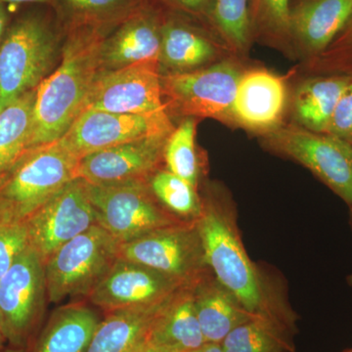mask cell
<instances>
[{
    "mask_svg": "<svg viewBox=\"0 0 352 352\" xmlns=\"http://www.w3.org/2000/svg\"><path fill=\"white\" fill-rule=\"evenodd\" d=\"M191 288L201 333L210 344H220L234 329L254 316L210 270Z\"/></svg>",
    "mask_w": 352,
    "mask_h": 352,
    "instance_id": "d6986e66",
    "label": "cell"
},
{
    "mask_svg": "<svg viewBox=\"0 0 352 352\" xmlns=\"http://www.w3.org/2000/svg\"><path fill=\"white\" fill-rule=\"evenodd\" d=\"M171 298L152 307L108 312L95 331L87 352L138 351L146 344L153 324Z\"/></svg>",
    "mask_w": 352,
    "mask_h": 352,
    "instance_id": "7402d4cb",
    "label": "cell"
},
{
    "mask_svg": "<svg viewBox=\"0 0 352 352\" xmlns=\"http://www.w3.org/2000/svg\"><path fill=\"white\" fill-rule=\"evenodd\" d=\"M326 133L352 145V82L338 101Z\"/></svg>",
    "mask_w": 352,
    "mask_h": 352,
    "instance_id": "e575fe53",
    "label": "cell"
},
{
    "mask_svg": "<svg viewBox=\"0 0 352 352\" xmlns=\"http://www.w3.org/2000/svg\"><path fill=\"white\" fill-rule=\"evenodd\" d=\"M196 120L186 118L171 132L164 147L166 170L198 188L200 163L196 151Z\"/></svg>",
    "mask_w": 352,
    "mask_h": 352,
    "instance_id": "f546056e",
    "label": "cell"
},
{
    "mask_svg": "<svg viewBox=\"0 0 352 352\" xmlns=\"http://www.w3.org/2000/svg\"><path fill=\"white\" fill-rule=\"evenodd\" d=\"M190 352H223V351H222L219 344H210V342H207V344L201 346L200 349Z\"/></svg>",
    "mask_w": 352,
    "mask_h": 352,
    "instance_id": "74e56055",
    "label": "cell"
},
{
    "mask_svg": "<svg viewBox=\"0 0 352 352\" xmlns=\"http://www.w3.org/2000/svg\"><path fill=\"white\" fill-rule=\"evenodd\" d=\"M286 98L281 76L266 69L245 72L234 102V124L261 133L270 131L281 124Z\"/></svg>",
    "mask_w": 352,
    "mask_h": 352,
    "instance_id": "e0dca14e",
    "label": "cell"
},
{
    "mask_svg": "<svg viewBox=\"0 0 352 352\" xmlns=\"http://www.w3.org/2000/svg\"><path fill=\"white\" fill-rule=\"evenodd\" d=\"M7 23H8V15H7L3 2L0 1V44H1L2 39H3L4 34H6Z\"/></svg>",
    "mask_w": 352,
    "mask_h": 352,
    "instance_id": "d590c367",
    "label": "cell"
},
{
    "mask_svg": "<svg viewBox=\"0 0 352 352\" xmlns=\"http://www.w3.org/2000/svg\"><path fill=\"white\" fill-rule=\"evenodd\" d=\"M54 9L69 25L113 28L144 0H54Z\"/></svg>",
    "mask_w": 352,
    "mask_h": 352,
    "instance_id": "4316f807",
    "label": "cell"
},
{
    "mask_svg": "<svg viewBox=\"0 0 352 352\" xmlns=\"http://www.w3.org/2000/svg\"><path fill=\"white\" fill-rule=\"evenodd\" d=\"M29 247L25 221L0 220V280Z\"/></svg>",
    "mask_w": 352,
    "mask_h": 352,
    "instance_id": "d6a6232c",
    "label": "cell"
},
{
    "mask_svg": "<svg viewBox=\"0 0 352 352\" xmlns=\"http://www.w3.org/2000/svg\"><path fill=\"white\" fill-rule=\"evenodd\" d=\"M25 222L30 247L44 264L62 245L97 224L85 182L72 180Z\"/></svg>",
    "mask_w": 352,
    "mask_h": 352,
    "instance_id": "7c38bea8",
    "label": "cell"
},
{
    "mask_svg": "<svg viewBox=\"0 0 352 352\" xmlns=\"http://www.w3.org/2000/svg\"><path fill=\"white\" fill-rule=\"evenodd\" d=\"M159 64L147 62L117 69H102L95 78L85 109L148 115L168 110Z\"/></svg>",
    "mask_w": 352,
    "mask_h": 352,
    "instance_id": "4fadbf2b",
    "label": "cell"
},
{
    "mask_svg": "<svg viewBox=\"0 0 352 352\" xmlns=\"http://www.w3.org/2000/svg\"><path fill=\"white\" fill-rule=\"evenodd\" d=\"M136 352H166L164 351H161V349H156V347H153L151 346H148V344H144L141 349H139Z\"/></svg>",
    "mask_w": 352,
    "mask_h": 352,
    "instance_id": "ab89813d",
    "label": "cell"
},
{
    "mask_svg": "<svg viewBox=\"0 0 352 352\" xmlns=\"http://www.w3.org/2000/svg\"><path fill=\"white\" fill-rule=\"evenodd\" d=\"M152 193L168 212L182 221H196L201 214V196L196 187L170 170H157L148 180Z\"/></svg>",
    "mask_w": 352,
    "mask_h": 352,
    "instance_id": "83f0119b",
    "label": "cell"
},
{
    "mask_svg": "<svg viewBox=\"0 0 352 352\" xmlns=\"http://www.w3.org/2000/svg\"><path fill=\"white\" fill-rule=\"evenodd\" d=\"M168 138L138 139L88 154L78 161L76 178L94 185L148 182L164 161Z\"/></svg>",
    "mask_w": 352,
    "mask_h": 352,
    "instance_id": "2e32d148",
    "label": "cell"
},
{
    "mask_svg": "<svg viewBox=\"0 0 352 352\" xmlns=\"http://www.w3.org/2000/svg\"><path fill=\"white\" fill-rule=\"evenodd\" d=\"M352 14V0H294L289 12L292 45L308 61L327 50Z\"/></svg>",
    "mask_w": 352,
    "mask_h": 352,
    "instance_id": "ac0fdd59",
    "label": "cell"
},
{
    "mask_svg": "<svg viewBox=\"0 0 352 352\" xmlns=\"http://www.w3.org/2000/svg\"><path fill=\"white\" fill-rule=\"evenodd\" d=\"M289 0H251L250 22L252 39L282 48L291 47Z\"/></svg>",
    "mask_w": 352,
    "mask_h": 352,
    "instance_id": "f1b7e54d",
    "label": "cell"
},
{
    "mask_svg": "<svg viewBox=\"0 0 352 352\" xmlns=\"http://www.w3.org/2000/svg\"><path fill=\"white\" fill-rule=\"evenodd\" d=\"M183 287L186 286L141 264L118 258L88 298L108 314L159 305Z\"/></svg>",
    "mask_w": 352,
    "mask_h": 352,
    "instance_id": "9a60e30c",
    "label": "cell"
},
{
    "mask_svg": "<svg viewBox=\"0 0 352 352\" xmlns=\"http://www.w3.org/2000/svg\"><path fill=\"white\" fill-rule=\"evenodd\" d=\"M191 286L183 287L168 300L153 324L146 344L166 352H190L207 344Z\"/></svg>",
    "mask_w": 352,
    "mask_h": 352,
    "instance_id": "44dd1931",
    "label": "cell"
},
{
    "mask_svg": "<svg viewBox=\"0 0 352 352\" xmlns=\"http://www.w3.org/2000/svg\"><path fill=\"white\" fill-rule=\"evenodd\" d=\"M201 201V214L195 222L206 263L212 274L239 298L250 314L295 332L296 316L282 282L259 267L248 254L235 203L228 191L221 185L210 184Z\"/></svg>",
    "mask_w": 352,
    "mask_h": 352,
    "instance_id": "6da1fadb",
    "label": "cell"
},
{
    "mask_svg": "<svg viewBox=\"0 0 352 352\" xmlns=\"http://www.w3.org/2000/svg\"><path fill=\"white\" fill-rule=\"evenodd\" d=\"M351 82L352 76L346 75H314L303 80L294 94L296 124L326 133L336 105Z\"/></svg>",
    "mask_w": 352,
    "mask_h": 352,
    "instance_id": "603a6c76",
    "label": "cell"
},
{
    "mask_svg": "<svg viewBox=\"0 0 352 352\" xmlns=\"http://www.w3.org/2000/svg\"><path fill=\"white\" fill-rule=\"evenodd\" d=\"M166 13L168 9L157 0H144L106 34L100 50L102 69L160 63L162 29Z\"/></svg>",
    "mask_w": 352,
    "mask_h": 352,
    "instance_id": "5bb4252c",
    "label": "cell"
},
{
    "mask_svg": "<svg viewBox=\"0 0 352 352\" xmlns=\"http://www.w3.org/2000/svg\"><path fill=\"white\" fill-rule=\"evenodd\" d=\"M244 72L230 61L188 72L162 76L164 98L175 112L187 118H208L234 124L233 108Z\"/></svg>",
    "mask_w": 352,
    "mask_h": 352,
    "instance_id": "ba28073f",
    "label": "cell"
},
{
    "mask_svg": "<svg viewBox=\"0 0 352 352\" xmlns=\"http://www.w3.org/2000/svg\"><path fill=\"white\" fill-rule=\"evenodd\" d=\"M36 89L0 112V183L30 151Z\"/></svg>",
    "mask_w": 352,
    "mask_h": 352,
    "instance_id": "d4e9b609",
    "label": "cell"
},
{
    "mask_svg": "<svg viewBox=\"0 0 352 352\" xmlns=\"http://www.w3.org/2000/svg\"><path fill=\"white\" fill-rule=\"evenodd\" d=\"M46 296L43 263L29 247L0 280V318L8 346H29Z\"/></svg>",
    "mask_w": 352,
    "mask_h": 352,
    "instance_id": "30bf717a",
    "label": "cell"
},
{
    "mask_svg": "<svg viewBox=\"0 0 352 352\" xmlns=\"http://www.w3.org/2000/svg\"><path fill=\"white\" fill-rule=\"evenodd\" d=\"M171 12L179 14L208 29L217 36L212 23L214 0H157Z\"/></svg>",
    "mask_w": 352,
    "mask_h": 352,
    "instance_id": "836d02e7",
    "label": "cell"
},
{
    "mask_svg": "<svg viewBox=\"0 0 352 352\" xmlns=\"http://www.w3.org/2000/svg\"><path fill=\"white\" fill-rule=\"evenodd\" d=\"M210 34H214L193 20L168 10L162 29L160 64L173 72L193 71L208 64L217 52Z\"/></svg>",
    "mask_w": 352,
    "mask_h": 352,
    "instance_id": "ffe728a7",
    "label": "cell"
},
{
    "mask_svg": "<svg viewBox=\"0 0 352 352\" xmlns=\"http://www.w3.org/2000/svg\"><path fill=\"white\" fill-rule=\"evenodd\" d=\"M112 29L87 25L65 27L61 64L36 88L31 150L63 138L82 113L90 88L103 69L102 41Z\"/></svg>",
    "mask_w": 352,
    "mask_h": 352,
    "instance_id": "7a4b0ae2",
    "label": "cell"
},
{
    "mask_svg": "<svg viewBox=\"0 0 352 352\" xmlns=\"http://www.w3.org/2000/svg\"><path fill=\"white\" fill-rule=\"evenodd\" d=\"M119 258L141 264L182 286L193 284L210 270L195 221L179 222L120 244Z\"/></svg>",
    "mask_w": 352,
    "mask_h": 352,
    "instance_id": "9c48e42d",
    "label": "cell"
},
{
    "mask_svg": "<svg viewBox=\"0 0 352 352\" xmlns=\"http://www.w3.org/2000/svg\"><path fill=\"white\" fill-rule=\"evenodd\" d=\"M251 0H214L215 34L231 50L244 52L252 41L250 22Z\"/></svg>",
    "mask_w": 352,
    "mask_h": 352,
    "instance_id": "4dcf8cb0",
    "label": "cell"
},
{
    "mask_svg": "<svg viewBox=\"0 0 352 352\" xmlns=\"http://www.w3.org/2000/svg\"><path fill=\"white\" fill-rule=\"evenodd\" d=\"M342 352H352V349H346V351Z\"/></svg>",
    "mask_w": 352,
    "mask_h": 352,
    "instance_id": "ee69618b",
    "label": "cell"
},
{
    "mask_svg": "<svg viewBox=\"0 0 352 352\" xmlns=\"http://www.w3.org/2000/svg\"><path fill=\"white\" fill-rule=\"evenodd\" d=\"M7 346V340L4 333L3 326H2L1 318H0V351Z\"/></svg>",
    "mask_w": 352,
    "mask_h": 352,
    "instance_id": "f35d334b",
    "label": "cell"
},
{
    "mask_svg": "<svg viewBox=\"0 0 352 352\" xmlns=\"http://www.w3.org/2000/svg\"><path fill=\"white\" fill-rule=\"evenodd\" d=\"M308 65L314 75L352 76V14L327 50L309 60Z\"/></svg>",
    "mask_w": 352,
    "mask_h": 352,
    "instance_id": "1f68e13d",
    "label": "cell"
},
{
    "mask_svg": "<svg viewBox=\"0 0 352 352\" xmlns=\"http://www.w3.org/2000/svg\"><path fill=\"white\" fill-rule=\"evenodd\" d=\"M346 281H347V284H349V286H351L352 288V273L351 275H349V276H347Z\"/></svg>",
    "mask_w": 352,
    "mask_h": 352,
    "instance_id": "b9f144b4",
    "label": "cell"
},
{
    "mask_svg": "<svg viewBox=\"0 0 352 352\" xmlns=\"http://www.w3.org/2000/svg\"><path fill=\"white\" fill-rule=\"evenodd\" d=\"M3 3H29L38 4V6H46L54 8V0H0Z\"/></svg>",
    "mask_w": 352,
    "mask_h": 352,
    "instance_id": "8d00e7d4",
    "label": "cell"
},
{
    "mask_svg": "<svg viewBox=\"0 0 352 352\" xmlns=\"http://www.w3.org/2000/svg\"><path fill=\"white\" fill-rule=\"evenodd\" d=\"M119 247L98 224L62 245L43 264L48 300L88 296L119 258Z\"/></svg>",
    "mask_w": 352,
    "mask_h": 352,
    "instance_id": "5b68a950",
    "label": "cell"
},
{
    "mask_svg": "<svg viewBox=\"0 0 352 352\" xmlns=\"http://www.w3.org/2000/svg\"><path fill=\"white\" fill-rule=\"evenodd\" d=\"M85 185L97 224L120 244L182 222L159 203L148 182Z\"/></svg>",
    "mask_w": 352,
    "mask_h": 352,
    "instance_id": "52a82bcc",
    "label": "cell"
},
{
    "mask_svg": "<svg viewBox=\"0 0 352 352\" xmlns=\"http://www.w3.org/2000/svg\"><path fill=\"white\" fill-rule=\"evenodd\" d=\"M219 344L223 352H289L294 349L293 333L275 322L252 316Z\"/></svg>",
    "mask_w": 352,
    "mask_h": 352,
    "instance_id": "484cf974",
    "label": "cell"
},
{
    "mask_svg": "<svg viewBox=\"0 0 352 352\" xmlns=\"http://www.w3.org/2000/svg\"><path fill=\"white\" fill-rule=\"evenodd\" d=\"M59 32L46 14L32 11L7 27L0 44V112L36 89L56 61Z\"/></svg>",
    "mask_w": 352,
    "mask_h": 352,
    "instance_id": "3957f363",
    "label": "cell"
},
{
    "mask_svg": "<svg viewBox=\"0 0 352 352\" xmlns=\"http://www.w3.org/2000/svg\"><path fill=\"white\" fill-rule=\"evenodd\" d=\"M261 136L268 150L302 164L352 207V145L294 124H279Z\"/></svg>",
    "mask_w": 352,
    "mask_h": 352,
    "instance_id": "8992f818",
    "label": "cell"
},
{
    "mask_svg": "<svg viewBox=\"0 0 352 352\" xmlns=\"http://www.w3.org/2000/svg\"><path fill=\"white\" fill-rule=\"evenodd\" d=\"M78 164L59 140L28 153L0 183V220L25 221L76 179Z\"/></svg>",
    "mask_w": 352,
    "mask_h": 352,
    "instance_id": "277c9868",
    "label": "cell"
},
{
    "mask_svg": "<svg viewBox=\"0 0 352 352\" xmlns=\"http://www.w3.org/2000/svg\"><path fill=\"white\" fill-rule=\"evenodd\" d=\"M0 352H24L22 349H14V347L6 346L4 349H2Z\"/></svg>",
    "mask_w": 352,
    "mask_h": 352,
    "instance_id": "60d3db41",
    "label": "cell"
},
{
    "mask_svg": "<svg viewBox=\"0 0 352 352\" xmlns=\"http://www.w3.org/2000/svg\"><path fill=\"white\" fill-rule=\"evenodd\" d=\"M98 317L85 305H69L58 309L48 321L32 352H87Z\"/></svg>",
    "mask_w": 352,
    "mask_h": 352,
    "instance_id": "cb8c5ba5",
    "label": "cell"
},
{
    "mask_svg": "<svg viewBox=\"0 0 352 352\" xmlns=\"http://www.w3.org/2000/svg\"><path fill=\"white\" fill-rule=\"evenodd\" d=\"M175 127L166 111L148 115L87 109L59 141L80 161L112 146L148 138H166Z\"/></svg>",
    "mask_w": 352,
    "mask_h": 352,
    "instance_id": "8fae6325",
    "label": "cell"
},
{
    "mask_svg": "<svg viewBox=\"0 0 352 352\" xmlns=\"http://www.w3.org/2000/svg\"><path fill=\"white\" fill-rule=\"evenodd\" d=\"M349 210H351V212H349V214H351V223L352 226V207L349 208Z\"/></svg>",
    "mask_w": 352,
    "mask_h": 352,
    "instance_id": "7bdbcfd3",
    "label": "cell"
}]
</instances>
